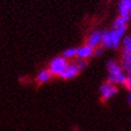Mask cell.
I'll return each mask as SVG.
<instances>
[{"label":"cell","instance_id":"1","mask_svg":"<svg viewBox=\"0 0 131 131\" xmlns=\"http://www.w3.org/2000/svg\"><path fill=\"white\" fill-rule=\"evenodd\" d=\"M127 27L124 28H113L112 30H107L102 32L101 45L103 48L116 49L121 45V42L126 35Z\"/></svg>","mask_w":131,"mask_h":131},{"label":"cell","instance_id":"2","mask_svg":"<svg viewBox=\"0 0 131 131\" xmlns=\"http://www.w3.org/2000/svg\"><path fill=\"white\" fill-rule=\"evenodd\" d=\"M107 69H108V81L115 84V85H119L123 84L124 80L126 78V75L121 66L119 63H117L114 60H109L107 62Z\"/></svg>","mask_w":131,"mask_h":131},{"label":"cell","instance_id":"3","mask_svg":"<svg viewBox=\"0 0 131 131\" xmlns=\"http://www.w3.org/2000/svg\"><path fill=\"white\" fill-rule=\"evenodd\" d=\"M68 65V62L65 58L61 57H56L51 60V62L49 63V67L48 70L51 74V76H58L60 77V75L63 73V70L66 68V66Z\"/></svg>","mask_w":131,"mask_h":131},{"label":"cell","instance_id":"4","mask_svg":"<svg viewBox=\"0 0 131 131\" xmlns=\"http://www.w3.org/2000/svg\"><path fill=\"white\" fill-rule=\"evenodd\" d=\"M117 93H118V88L115 84L111 83L109 81L103 82L99 88V94L102 101H108L111 98H113Z\"/></svg>","mask_w":131,"mask_h":131},{"label":"cell","instance_id":"5","mask_svg":"<svg viewBox=\"0 0 131 131\" xmlns=\"http://www.w3.org/2000/svg\"><path fill=\"white\" fill-rule=\"evenodd\" d=\"M79 68H78L75 63H71L66 66V68H65L63 70V73L60 75V78H62V79L64 80H70V79H74L75 77L78 76V74H79Z\"/></svg>","mask_w":131,"mask_h":131},{"label":"cell","instance_id":"6","mask_svg":"<svg viewBox=\"0 0 131 131\" xmlns=\"http://www.w3.org/2000/svg\"><path fill=\"white\" fill-rule=\"evenodd\" d=\"M101 38H102V31H99V30L93 31L88 37L86 45L91 46L92 48H96L101 45Z\"/></svg>","mask_w":131,"mask_h":131},{"label":"cell","instance_id":"7","mask_svg":"<svg viewBox=\"0 0 131 131\" xmlns=\"http://www.w3.org/2000/svg\"><path fill=\"white\" fill-rule=\"evenodd\" d=\"M93 50H94V48H92L91 46L85 44V45L81 46V47L77 48V57H78V59L86 60V59L93 56Z\"/></svg>","mask_w":131,"mask_h":131},{"label":"cell","instance_id":"8","mask_svg":"<svg viewBox=\"0 0 131 131\" xmlns=\"http://www.w3.org/2000/svg\"><path fill=\"white\" fill-rule=\"evenodd\" d=\"M121 66L126 76H131V53H124L122 57Z\"/></svg>","mask_w":131,"mask_h":131},{"label":"cell","instance_id":"9","mask_svg":"<svg viewBox=\"0 0 131 131\" xmlns=\"http://www.w3.org/2000/svg\"><path fill=\"white\" fill-rule=\"evenodd\" d=\"M131 2L129 0H121L118 3V11L121 16H130Z\"/></svg>","mask_w":131,"mask_h":131},{"label":"cell","instance_id":"10","mask_svg":"<svg viewBox=\"0 0 131 131\" xmlns=\"http://www.w3.org/2000/svg\"><path fill=\"white\" fill-rule=\"evenodd\" d=\"M51 74L49 73V70L48 69H43L41 70L40 73L37 74L36 76V81L40 83V84H45V83H47L50 79H51Z\"/></svg>","mask_w":131,"mask_h":131},{"label":"cell","instance_id":"11","mask_svg":"<svg viewBox=\"0 0 131 131\" xmlns=\"http://www.w3.org/2000/svg\"><path fill=\"white\" fill-rule=\"evenodd\" d=\"M130 20V16H118L114 23H113V28H124L127 27V25Z\"/></svg>","mask_w":131,"mask_h":131},{"label":"cell","instance_id":"12","mask_svg":"<svg viewBox=\"0 0 131 131\" xmlns=\"http://www.w3.org/2000/svg\"><path fill=\"white\" fill-rule=\"evenodd\" d=\"M122 45H123V50L124 53H131V36L130 35H125L122 40Z\"/></svg>","mask_w":131,"mask_h":131},{"label":"cell","instance_id":"13","mask_svg":"<svg viewBox=\"0 0 131 131\" xmlns=\"http://www.w3.org/2000/svg\"><path fill=\"white\" fill-rule=\"evenodd\" d=\"M63 58H65L66 60H71V59H75L77 57V48H67L66 50L63 51Z\"/></svg>","mask_w":131,"mask_h":131},{"label":"cell","instance_id":"14","mask_svg":"<svg viewBox=\"0 0 131 131\" xmlns=\"http://www.w3.org/2000/svg\"><path fill=\"white\" fill-rule=\"evenodd\" d=\"M75 65L79 68V70H83L84 68H86L88 62L85 60H82V59H78V60L75 62Z\"/></svg>","mask_w":131,"mask_h":131},{"label":"cell","instance_id":"15","mask_svg":"<svg viewBox=\"0 0 131 131\" xmlns=\"http://www.w3.org/2000/svg\"><path fill=\"white\" fill-rule=\"evenodd\" d=\"M123 85L125 86V89H127L128 91H131V76H126L125 80L123 82Z\"/></svg>","mask_w":131,"mask_h":131},{"label":"cell","instance_id":"16","mask_svg":"<svg viewBox=\"0 0 131 131\" xmlns=\"http://www.w3.org/2000/svg\"><path fill=\"white\" fill-rule=\"evenodd\" d=\"M102 52H103V47H102V46H101V47H100V46H98V47L94 48V50H93V56H96V57L101 56Z\"/></svg>","mask_w":131,"mask_h":131},{"label":"cell","instance_id":"17","mask_svg":"<svg viewBox=\"0 0 131 131\" xmlns=\"http://www.w3.org/2000/svg\"><path fill=\"white\" fill-rule=\"evenodd\" d=\"M127 103L129 106H131V91H129V93L127 95Z\"/></svg>","mask_w":131,"mask_h":131},{"label":"cell","instance_id":"18","mask_svg":"<svg viewBox=\"0 0 131 131\" xmlns=\"http://www.w3.org/2000/svg\"><path fill=\"white\" fill-rule=\"evenodd\" d=\"M130 16H131V9H130Z\"/></svg>","mask_w":131,"mask_h":131},{"label":"cell","instance_id":"19","mask_svg":"<svg viewBox=\"0 0 131 131\" xmlns=\"http://www.w3.org/2000/svg\"><path fill=\"white\" fill-rule=\"evenodd\" d=\"M129 1H130V2H131V0H129Z\"/></svg>","mask_w":131,"mask_h":131}]
</instances>
